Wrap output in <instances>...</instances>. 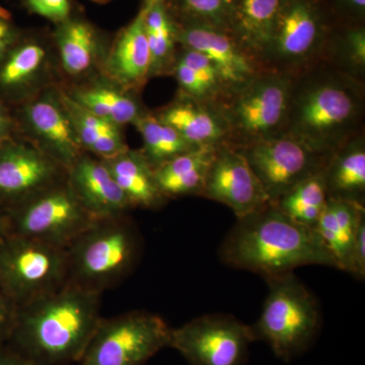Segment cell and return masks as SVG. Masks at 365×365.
<instances>
[{"mask_svg": "<svg viewBox=\"0 0 365 365\" xmlns=\"http://www.w3.org/2000/svg\"><path fill=\"white\" fill-rule=\"evenodd\" d=\"M67 281L66 250L11 232L0 242V288L18 309Z\"/></svg>", "mask_w": 365, "mask_h": 365, "instance_id": "7", "label": "cell"}, {"mask_svg": "<svg viewBox=\"0 0 365 365\" xmlns=\"http://www.w3.org/2000/svg\"><path fill=\"white\" fill-rule=\"evenodd\" d=\"M9 232L66 250L98 218L79 201L68 182L54 184L7 212Z\"/></svg>", "mask_w": 365, "mask_h": 365, "instance_id": "8", "label": "cell"}, {"mask_svg": "<svg viewBox=\"0 0 365 365\" xmlns=\"http://www.w3.org/2000/svg\"><path fill=\"white\" fill-rule=\"evenodd\" d=\"M235 148L246 158L273 204L299 182L323 170L329 158L285 133Z\"/></svg>", "mask_w": 365, "mask_h": 365, "instance_id": "11", "label": "cell"}, {"mask_svg": "<svg viewBox=\"0 0 365 365\" xmlns=\"http://www.w3.org/2000/svg\"><path fill=\"white\" fill-rule=\"evenodd\" d=\"M62 103L71 117L81 148L96 153L102 160H109L127 150L120 126L96 116L74 100L64 98Z\"/></svg>", "mask_w": 365, "mask_h": 365, "instance_id": "25", "label": "cell"}, {"mask_svg": "<svg viewBox=\"0 0 365 365\" xmlns=\"http://www.w3.org/2000/svg\"><path fill=\"white\" fill-rule=\"evenodd\" d=\"M288 0H232L227 30L259 62Z\"/></svg>", "mask_w": 365, "mask_h": 365, "instance_id": "19", "label": "cell"}, {"mask_svg": "<svg viewBox=\"0 0 365 365\" xmlns=\"http://www.w3.org/2000/svg\"><path fill=\"white\" fill-rule=\"evenodd\" d=\"M225 265L264 279L294 273L302 266L337 269L316 228L300 225L273 203L237 218L220 249Z\"/></svg>", "mask_w": 365, "mask_h": 365, "instance_id": "2", "label": "cell"}, {"mask_svg": "<svg viewBox=\"0 0 365 365\" xmlns=\"http://www.w3.org/2000/svg\"><path fill=\"white\" fill-rule=\"evenodd\" d=\"M7 127V119L4 113L2 112L1 108H0V134L4 133L6 131Z\"/></svg>", "mask_w": 365, "mask_h": 365, "instance_id": "41", "label": "cell"}, {"mask_svg": "<svg viewBox=\"0 0 365 365\" xmlns=\"http://www.w3.org/2000/svg\"><path fill=\"white\" fill-rule=\"evenodd\" d=\"M170 329L162 317L129 312L102 319L79 365H145L170 347Z\"/></svg>", "mask_w": 365, "mask_h": 365, "instance_id": "9", "label": "cell"}, {"mask_svg": "<svg viewBox=\"0 0 365 365\" xmlns=\"http://www.w3.org/2000/svg\"><path fill=\"white\" fill-rule=\"evenodd\" d=\"M165 1H167V0H143V9H148V7L153 6V4H158V2Z\"/></svg>", "mask_w": 365, "mask_h": 365, "instance_id": "42", "label": "cell"}, {"mask_svg": "<svg viewBox=\"0 0 365 365\" xmlns=\"http://www.w3.org/2000/svg\"><path fill=\"white\" fill-rule=\"evenodd\" d=\"M186 21L227 29L232 0H175Z\"/></svg>", "mask_w": 365, "mask_h": 365, "instance_id": "33", "label": "cell"}, {"mask_svg": "<svg viewBox=\"0 0 365 365\" xmlns=\"http://www.w3.org/2000/svg\"><path fill=\"white\" fill-rule=\"evenodd\" d=\"M62 66L69 74L78 76L93 64L98 49L95 29L88 21L69 18L56 31Z\"/></svg>", "mask_w": 365, "mask_h": 365, "instance_id": "26", "label": "cell"}, {"mask_svg": "<svg viewBox=\"0 0 365 365\" xmlns=\"http://www.w3.org/2000/svg\"><path fill=\"white\" fill-rule=\"evenodd\" d=\"M323 11L314 0H288L274 26L260 63L271 71L292 73L313 61L326 43Z\"/></svg>", "mask_w": 365, "mask_h": 365, "instance_id": "12", "label": "cell"}, {"mask_svg": "<svg viewBox=\"0 0 365 365\" xmlns=\"http://www.w3.org/2000/svg\"><path fill=\"white\" fill-rule=\"evenodd\" d=\"M364 217V204L334 198H329L327 201L314 228L332 255L339 270L352 274L355 235Z\"/></svg>", "mask_w": 365, "mask_h": 365, "instance_id": "20", "label": "cell"}, {"mask_svg": "<svg viewBox=\"0 0 365 365\" xmlns=\"http://www.w3.org/2000/svg\"><path fill=\"white\" fill-rule=\"evenodd\" d=\"M74 101L96 116L118 126L135 123L143 116L134 98L108 86H93L78 91Z\"/></svg>", "mask_w": 365, "mask_h": 365, "instance_id": "29", "label": "cell"}, {"mask_svg": "<svg viewBox=\"0 0 365 365\" xmlns=\"http://www.w3.org/2000/svg\"><path fill=\"white\" fill-rule=\"evenodd\" d=\"M67 170L72 191L96 218L124 215L132 207L104 160L81 155Z\"/></svg>", "mask_w": 365, "mask_h": 365, "instance_id": "16", "label": "cell"}, {"mask_svg": "<svg viewBox=\"0 0 365 365\" xmlns=\"http://www.w3.org/2000/svg\"><path fill=\"white\" fill-rule=\"evenodd\" d=\"M338 11L353 18L361 19L365 14V0H333Z\"/></svg>", "mask_w": 365, "mask_h": 365, "instance_id": "38", "label": "cell"}, {"mask_svg": "<svg viewBox=\"0 0 365 365\" xmlns=\"http://www.w3.org/2000/svg\"><path fill=\"white\" fill-rule=\"evenodd\" d=\"M25 6L32 13L56 24L71 18L69 0H25Z\"/></svg>", "mask_w": 365, "mask_h": 365, "instance_id": "34", "label": "cell"}, {"mask_svg": "<svg viewBox=\"0 0 365 365\" xmlns=\"http://www.w3.org/2000/svg\"><path fill=\"white\" fill-rule=\"evenodd\" d=\"M0 365H39L33 360L26 359L20 353L6 347L0 350Z\"/></svg>", "mask_w": 365, "mask_h": 365, "instance_id": "39", "label": "cell"}, {"mask_svg": "<svg viewBox=\"0 0 365 365\" xmlns=\"http://www.w3.org/2000/svg\"><path fill=\"white\" fill-rule=\"evenodd\" d=\"M60 167L47 153L35 148L7 146L0 150V200L14 206L49 188L56 184Z\"/></svg>", "mask_w": 365, "mask_h": 365, "instance_id": "15", "label": "cell"}, {"mask_svg": "<svg viewBox=\"0 0 365 365\" xmlns=\"http://www.w3.org/2000/svg\"><path fill=\"white\" fill-rule=\"evenodd\" d=\"M215 150L216 148H196L155 169V182L163 196L202 195Z\"/></svg>", "mask_w": 365, "mask_h": 365, "instance_id": "23", "label": "cell"}, {"mask_svg": "<svg viewBox=\"0 0 365 365\" xmlns=\"http://www.w3.org/2000/svg\"><path fill=\"white\" fill-rule=\"evenodd\" d=\"M177 41L182 48L202 53L215 64L227 93L246 85L262 72L260 62L227 29L185 21L178 26Z\"/></svg>", "mask_w": 365, "mask_h": 365, "instance_id": "14", "label": "cell"}, {"mask_svg": "<svg viewBox=\"0 0 365 365\" xmlns=\"http://www.w3.org/2000/svg\"><path fill=\"white\" fill-rule=\"evenodd\" d=\"M26 115L47 155L64 169L71 167L81 157L83 148L63 103L59 105L50 97L40 98L29 107Z\"/></svg>", "mask_w": 365, "mask_h": 365, "instance_id": "18", "label": "cell"}, {"mask_svg": "<svg viewBox=\"0 0 365 365\" xmlns=\"http://www.w3.org/2000/svg\"><path fill=\"white\" fill-rule=\"evenodd\" d=\"M135 125L143 139V155L153 170L182 153L197 148L158 117L143 115L136 120Z\"/></svg>", "mask_w": 365, "mask_h": 365, "instance_id": "28", "label": "cell"}, {"mask_svg": "<svg viewBox=\"0 0 365 365\" xmlns=\"http://www.w3.org/2000/svg\"><path fill=\"white\" fill-rule=\"evenodd\" d=\"M362 111L356 78L343 71H312L295 78L284 133L328 158L356 136Z\"/></svg>", "mask_w": 365, "mask_h": 365, "instance_id": "3", "label": "cell"}, {"mask_svg": "<svg viewBox=\"0 0 365 365\" xmlns=\"http://www.w3.org/2000/svg\"><path fill=\"white\" fill-rule=\"evenodd\" d=\"M46 57L44 48L26 43L14 49L0 69V83L16 86L26 83L40 71Z\"/></svg>", "mask_w": 365, "mask_h": 365, "instance_id": "31", "label": "cell"}, {"mask_svg": "<svg viewBox=\"0 0 365 365\" xmlns=\"http://www.w3.org/2000/svg\"><path fill=\"white\" fill-rule=\"evenodd\" d=\"M352 275L364 279L365 276V217L360 222L355 235L352 252Z\"/></svg>", "mask_w": 365, "mask_h": 365, "instance_id": "36", "label": "cell"}, {"mask_svg": "<svg viewBox=\"0 0 365 365\" xmlns=\"http://www.w3.org/2000/svg\"><path fill=\"white\" fill-rule=\"evenodd\" d=\"M141 252L140 232L126 215L100 218L66 249L68 281L102 294L133 271Z\"/></svg>", "mask_w": 365, "mask_h": 365, "instance_id": "4", "label": "cell"}, {"mask_svg": "<svg viewBox=\"0 0 365 365\" xmlns=\"http://www.w3.org/2000/svg\"><path fill=\"white\" fill-rule=\"evenodd\" d=\"M158 118L194 148H217L227 143V125L213 103L199 102L185 95Z\"/></svg>", "mask_w": 365, "mask_h": 365, "instance_id": "17", "label": "cell"}, {"mask_svg": "<svg viewBox=\"0 0 365 365\" xmlns=\"http://www.w3.org/2000/svg\"><path fill=\"white\" fill-rule=\"evenodd\" d=\"M254 342L251 327L232 314H204L170 329V347L189 365H247Z\"/></svg>", "mask_w": 365, "mask_h": 365, "instance_id": "10", "label": "cell"}, {"mask_svg": "<svg viewBox=\"0 0 365 365\" xmlns=\"http://www.w3.org/2000/svg\"><path fill=\"white\" fill-rule=\"evenodd\" d=\"M101 294L67 281L19 307L6 347L39 365L78 364L103 319Z\"/></svg>", "mask_w": 365, "mask_h": 365, "instance_id": "1", "label": "cell"}, {"mask_svg": "<svg viewBox=\"0 0 365 365\" xmlns=\"http://www.w3.org/2000/svg\"><path fill=\"white\" fill-rule=\"evenodd\" d=\"M18 307L0 288V350L9 345L16 325Z\"/></svg>", "mask_w": 365, "mask_h": 365, "instance_id": "35", "label": "cell"}, {"mask_svg": "<svg viewBox=\"0 0 365 365\" xmlns=\"http://www.w3.org/2000/svg\"><path fill=\"white\" fill-rule=\"evenodd\" d=\"M18 32L11 18L4 11H0V57L6 54L9 48L14 44Z\"/></svg>", "mask_w": 365, "mask_h": 365, "instance_id": "37", "label": "cell"}, {"mask_svg": "<svg viewBox=\"0 0 365 365\" xmlns=\"http://www.w3.org/2000/svg\"><path fill=\"white\" fill-rule=\"evenodd\" d=\"M108 72L123 85L140 83L150 74L151 54L143 11L118 36L107 62Z\"/></svg>", "mask_w": 365, "mask_h": 365, "instance_id": "22", "label": "cell"}, {"mask_svg": "<svg viewBox=\"0 0 365 365\" xmlns=\"http://www.w3.org/2000/svg\"><path fill=\"white\" fill-rule=\"evenodd\" d=\"M141 11L151 54L150 73H157L169 66L172 60L178 42V25L168 11L165 2H158Z\"/></svg>", "mask_w": 365, "mask_h": 365, "instance_id": "30", "label": "cell"}, {"mask_svg": "<svg viewBox=\"0 0 365 365\" xmlns=\"http://www.w3.org/2000/svg\"><path fill=\"white\" fill-rule=\"evenodd\" d=\"M269 294L258 321L251 325L255 342L262 341L282 361L307 352L318 338L322 314L314 294L294 273L266 280Z\"/></svg>", "mask_w": 365, "mask_h": 365, "instance_id": "5", "label": "cell"}, {"mask_svg": "<svg viewBox=\"0 0 365 365\" xmlns=\"http://www.w3.org/2000/svg\"><path fill=\"white\" fill-rule=\"evenodd\" d=\"M104 160L132 207L157 208L162 205L165 197L155 182V170L143 153L127 150Z\"/></svg>", "mask_w": 365, "mask_h": 365, "instance_id": "24", "label": "cell"}, {"mask_svg": "<svg viewBox=\"0 0 365 365\" xmlns=\"http://www.w3.org/2000/svg\"><path fill=\"white\" fill-rule=\"evenodd\" d=\"M9 234V223L7 212H0V242Z\"/></svg>", "mask_w": 365, "mask_h": 365, "instance_id": "40", "label": "cell"}, {"mask_svg": "<svg viewBox=\"0 0 365 365\" xmlns=\"http://www.w3.org/2000/svg\"><path fill=\"white\" fill-rule=\"evenodd\" d=\"M328 199L323 169L299 182L275 205L300 225L316 227Z\"/></svg>", "mask_w": 365, "mask_h": 365, "instance_id": "27", "label": "cell"}, {"mask_svg": "<svg viewBox=\"0 0 365 365\" xmlns=\"http://www.w3.org/2000/svg\"><path fill=\"white\" fill-rule=\"evenodd\" d=\"M294 81V73L262 71L213 103L227 125V144L241 148L284 133Z\"/></svg>", "mask_w": 365, "mask_h": 365, "instance_id": "6", "label": "cell"}, {"mask_svg": "<svg viewBox=\"0 0 365 365\" xmlns=\"http://www.w3.org/2000/svg\"><path fill=\"white\" fill-rule=\"evenodd\" d=\"M201 196L227 206L237 218L270 203L246 158L227 143L216 148Z\"/></svg>", "mask_w": 365, "mask_h": 365, "instance_id": "13", "label": "cell"}, {"mask_svg": "<svg viewBox=\"0 0 365 365\" xmlns=\"http://www.w3.org/2000/svg\"><path fill=\"white\" fill-rule=\"evenodd\" d=\"M334 58L342 67L343 72L356 78L364 73L365 30L356 26L347 29L336 45Z\"/></svg>", "mask_w": 365, "mask_h": 365, "instance_id": "32", "label": "cell"}, {"mask_svg": "<svg viewBox=\"0 0 365 365\" xmlns=\"http://www.w3.org/2000/svg\"><path fill=\"white\" fill-rule=\"evenodd\" d=\"M329 198L364 204L365 143L361 135L333 153L324 168Z\"/></svg>", "mask_w": 365, "mask_h": 365, "instance_id": "21", "label": "cell"}]
</instances>
